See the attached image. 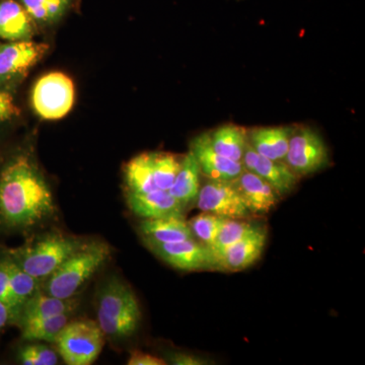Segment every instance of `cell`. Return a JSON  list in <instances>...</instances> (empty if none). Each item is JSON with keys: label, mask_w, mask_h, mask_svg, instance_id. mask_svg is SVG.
Wrapping results in <instances>:
<instances>
[{"label": "cell", "mask_w": 365, "mask_h": 365, "mask_svg": "<svg viewBox=\"0 0 365 365\" xmlns=\"http://www.w3.org/2000/svg\"><path fill=\"white\" fill-rule=\"evenodd\" d=\"M55 212L49 185L28 155L9 160L0 173V218L9 227H35Z\"/></svg>", "instance_id": "1"}, {"label": "cell", "mask_w": 365, "mask_h": 365, "mask_svg": "<svg viewBox=\"0 0 365 365\" xmlns=\"http://www.w3.org/2000/svg\"><path fill=\"white\" fill-rule=\"evenodd\" d=\"M98 324L106 337L124 339L138 329L141 311L132 288L119 278L108 280L98 297Z\"/></svg>", "instance_id": "2"}, {"label": "cell", "mask_w": 365, "mask_h": 365, "mask_svg": "<svg viewBox=\"0 0 365 365\" xmlns=\"http://www.w3.org/2000/svg\"><path fill=\"white\" fill-rule=\"evenodd\" d=\"M111 256V248L104 242H85L51 276L44 280L43 292L59 299L76 297L98 269Z\"/></svg>", "instance_id": "3"}, {"label": "cell", "mask_w": 365, "mask_h": 365, "mask_svg": "<svg viewBox=\"0 0 365 365\" xmlns=\"http://www.w3.org/2000/svg\"><path fill=\"white\" fill-rule=\"evenodd\" d=\"M85 242L66 235H48L31 244L9 250L7 256L25 272L43 282Z\"/></svg>", "instance_id": "4"}, {"label": "cell", "mask_w": 365, "mask_h": 365, "mask_svg": "<svg viewBox=\"0 0 365 365\" xmlns=\"http://www.w3.org/2000/svg\"><path fill=\"white\" fill-rule=\"evenodd\" d=\"M105 337L98 323L91 319H79L68 322L55 344L66 364L90 365L102 352Z\"/></svg>", "instance_id": "5"}, {"label": "cell", "mask_w": 365, "mask_h": 365, "mask_svg": "<svg viewBox=\"0 0 365 365\" xmlns=\"http://www.w3.org/2000/svg\"><path fill=\"white\" fill-rule=\"evenodd\" d=\"M76 101L73 81L67 74L52 71L41 76L31 93V104L43 120L62 119L71 111Z\"/></svg>", "instance_id": "6"}, {"label": "cell", "mask_w": 365, "mask_h": 365, "mask_svg": "<svg viewBox=\"0 0 365 365\" xmlns=\"http://www.w3.org/2000/svg\"><path fill=\"white\" fill-rule=\"evenodd\" d=\"M329 160L328 148L318 132L304 126L292 129L284 163L297 177L318 172Z\"/></svg>", "instance_id": "7"}, {"label": "cell", "mask_w": 365, "mask_h": 365, "mask_svg": "<svg viewBox=\"0 0 365 365\" xmlns=\"http://www.w3.org/2000/svg\"><path fill=\"white\" fill-rule=\"evenodd\" d=\"M49 50L45 43L16 41L0 45V88H9L20 81Z\"/></svg>", "instance_id": "8"}, {"label": "cell", "mask_w": 365, "mask_h": 365, "mask_svg": "<svg viewBox=\"0 0 365 365\" xmlns=\"http://www.w3.org/2000/svg\"><path fill=\"white\" fill-rule=\"evenodd\" d=\"M160 260L182 271H216L215 259L207 246L196 239L146 245Z\"/></svg>", "instance_id": "9"}, {"label": "cell", "mask_w": 365, "mask_h": 365, "mask_svg": "<svg viewBox=\"0 0 365 365\" xmlns=\"http://www.w3.org/2000/svg\"><path fill=\"white\" fill-rule=\"evenodd\" d=\"M196 203L202 212L220 217L248 220L252 215L232 181L209 180L199 190Z\"/></svg>", "instance_id": "10"}, {"label": "cell", "mask_w": 365, "mask_h": 365, "mask_svg": "<svg viewBox=\"0 0 365 365\" xmlns=\"http://www.w3.org/2000/svg\"><path fill=\"white\" fill-rule=\"evenodd\" d=\"M242 165L244 170L253 172L268 182L281 197L290 193L299 182V178L288 168L287 163L262 157L252 148L249 141L242 155Z\"/></svg>", "instance_id": "11"}, {"label": "cell", "mask_w": 365, "mask_h": 365, "mask_svg": "<svg viewBox=\"0 0 365 365\" xmlns=\"http://www.w3.org/2000/svg\"><path fill=\"white\" fill-rule=\"evenodd\" d=\"M267 242V230L262 225L245 235L222 255L216 263V271L239 272L258 261Z\"/></svg>", "instance_id": "12"}, {"label": "cell", "mask_w": 365, "mask_h": 365, "mask_svg": "<svg viewBox=\"0 0 365 365\" xmlns=\"http://www.w3.org/2000/svg\"><path fill=\"white\" fill-rule=\"evenodd\" d=\"M190 150L195 155L201 173L209 180L232 181L244 170L242 163L235 162L216 153L211 144L209 132L196 136L192 140Z\"/></svg>", "instance_id": "13"}, {"label": "cell", "mask_w": 365, "mask_h": 365, "mask_svg": "<svg viewBox=\"0 0 365 365\" xmlns=\"http://www.w3.org/2000/svg\"><path fill=\"white\" fill-rule=\"evenodd\" d=\"M232 182L252 215H267L280 201V194L268 182L250 170H242Z\"/></svg>", "instance_id": "14"}, {"label": "cell", "mask_w": 365, "mask_h": 365, "mask_svg": "<svg viewBox=\"0 0 365 365\" xmlns=\"http://www.w3.org/2000/svg\"><path fill=\"white\" fill-rule=\"evenodd\" d=\"M126 201L132 212L143 220L182 216L186 208L169 191L155 190L146 193L126 192Z\"/></svg>", "instance_id": "15"}, {"label": "cell", "mask_w": 365, "mask_h": 365, "mask_svg": "<svg viewBox=\"0 0 365 365\" xmlns=\"http://www.w3.org/2000/svg\"><path fill=\"white\" fill-rule=\"evenodd\" d=\"M138 232L145 246L195 239L188 222L182 216L143 220L139 225Z\"/></svg>", "instance_id": "16"}, {"label": "cell", "mask_w": 365, "mask_h": 365, "mask_svg": "<svg viewBox=\"0 0 365 365\" xmlns=\"http://www.w3.org/2000/svg\"><path fill=\"white\" fill-rule=\"evenodd\" d=\"M36 26L16 0H0V39L7 42L32 40Z\"/></svg>", "instance_id": "17"}, {"label": "cell", "mask_w": 365, "mask_h": 365, "mask_svg": "<svg viewBox=\"0 0 365 365\" xmlns=\"http://www.w3.org/2000/svg\"><path fill=\"white\" fill-rule=\"evenodd\" d=\"M292 129L287 126L259 127L249 132L248 141L262 157L284 162Z\"/></svg>", "instance_id": "18"}, {"label": "cell", "mask_w": 365, "mask_h": 365, "mask_svg": "<svg viewBox=\"0 0 365 365\" xmlns=\"http://www.w3.org/2000/svg\"><path fill=\"white\" fill-rule=\"evenodd\" d=\"M78 306V300L71 299H59L46 294L42 290L36 292L30 299L26 300L21 309L18 325L32 319L48 318L61 314H72Z\"/></svg>", "instance_id": "19"}, {"label": "cell", "mask_w": 365, "mask_h": 365, "mask_svg": "<svg viewBox=\"0 0 365 365\" xmlns=\"http://www.w3.org/2000/svg\"><path fill=\"white\" fill-rule=\"evenodd\" d=\"M200 167L195 155L189 150L182 158L181 168L169 192L185 208L193 205L200 190Z\"/></svg>", "instance_id": "20"}, {"label": "cell", "mask_w": 365, "mask_h": 365, "mask_svg": "<svg viewBox=\"0 0 365 365\" xmlns=\"http://www.w3.org/2000/svg\"><path fill=\"white\" fill-rule=\"evenodd\" d=\"M26 9L36 26L50 28L76 9L79 0H16Z\"/></svg>", "instance_id": "21"}, {"label": "cell", "mask_w": 365, "mask_h": 365, "mask_svg": "<svg viewBox=\"0 0 365 365\" xmlns=\"http://www.w3.org/2000/svg\"><path fill=\"white\" fill-rule=\"evenodd\" d=\"M124 181L126 192L146 193L158 190L153 153H143L131 158L124 168Z\"/></svg>", "instance_id": "22"}, {"label": "cell", "mask_w": 365, "mask_h": 365, "mask_svg": "<svg viewBox=\"0 0 365 365\" xmlns=\"http://www.w3.org/2000/svg\"><path fill=\"white\" fill-rule=\"evenodd\" d=\"M211 144L216 153L235 162L242 163L248 144V131L239 125L225 124L210 133Z\"/></svg>", "instance_id": "23"}, {"label": "cell", "mask_w": 365, "mask_h": 365, "mask_svg": "<svg viewBox=\"0 0 365 365\" xmlns=\"http://www.w3.org/2000/svg\"><path fill=\"white\" fill-rule=\"evenodd\" d=\"M4 264H6L7 273H9V285H11V294H13L14 297L16 324H18L24 304L36 292H39L41 285H42V281L25 272L9 256L4 257Z\"/></svg>", "instance_id": "24"}, {"label": "cell", "mask_w": 365, "mask_h": 365, "mask_svg": "<svg viewBox=\"0 0 365 365\" xmlns=\"http://www.w3.org/2000/svg\"><path fill=\"white\" fill-rule=\"evenodd\" d=\"M71 314H56L32 319L21 324V337L26 341H46V342H56L57 337L68 324Z\"/></svg>", "instance_id": "25"}, {"label": "cell", "mask_w": 365, "mask_h": 365, "mask_svg": "<svg viewBox=\"0 0 365 365\" xmlns=\"http://www.w3.org/2000/svg\"><path fill=\"white\" fill-rule=\"evenodd\" d=\"M256 227L257 225L249 222L248 220L225 218L222 227L218 230L217 235H216L215 244L209 248L215 257V265L218 259L228 248L242 240L245 235H248Z\"/></svg>", "instance_id": "26"}, {"label": "cell", "mask_w": 365, "mask_h": 365, "mask_svg": "<svg viewBox=\"0 0 365 365\" xmlns=\"http://www.w3.org/2000/svg\"><path fill=\"white\" fill-rule=\"evenodd\" d=\"M225 220V217H220L212 213L202 212L192 218L188 222V225L193 232L194 237L210 248L215 244L216 235Z\"/></svg>", "instance_id": "27"}, {"label": "cell", "mask_w": 365, "mask_h": 365, "mask_svg": "<svg viewBox=\"0 0 365 365\" xmlns=\"http://www.w3.org/2000/svg\"><path fill=\"white\" fill-rule=\"evenodd\" d=\"M153 158H155V184L158 189L169 191L181 168L182 158L168 153H153Z\"/></svg>", "instance_id": "28"}, {"label": "cell", "mask_w": 365, "mask_h": 365, "mask_svg": "<svg viewBox=\"0 0 365 365\" xmlns=\"http://www.w3.org/2000/svg\"><path fill=\"white\" fill-rule=\"evenodd\" d=\"M19 361L24 365H55L58 364V355L45 345L32 344L21 348Z\"/></svg>", "instance_id": "29"}, {"label": "cell", "mask_w": 365, "mask_h": 365, "mask_svg": "<svg viewBox=\"0 0 365 365\" xmlns=\"http://www.w3.org/2000/svg\"><path fill=\"white\" fill-rule=\"evenodd\" d=\"M20 115V109L14 102L13 93L9 88H0V125L11 121Z\"/></svg>", "instance_id": "30"}, {"label": "cell", "mask_w": 365, "mask_h": 365, "mask_svg": "<svg viewBox=\"0 0 365 365\" xmlns=\"http://www.w3.org/2000/svg\"><path fill=\"white\" fill-rule=\"evenodd\" d=\"M0 300L4 302L11 313L13 323H16V309L13 294H11V285H9V273H7L4 259L0 260Z\"/></svg>", "instance_id": "31"}, {"label": "cell", "mask_w": 365, "mask_h": 365, "mask_svg": "<svg viewBox=\"0 0 365 365\" xmlns=\"http://www.w3.org/2000/svg\"><path fill=\"white\" fill-rule=\"evenodd\" d=\"M165 360L167 364L174 365H207L213 364V362L209 361L208 359H204V357L187 352H168L165 354Z\"/></svg>", "instance_id": "32"}, {"label": "cell", "mask_w": 365, "mask_h": 365, "mask_svg": "<svg viewBox=\"0 0 365 365\" xmlns=\"http://www.w3.org/2000/svg\"><path fill=\"white\" fill-rule=\"evenodd\" d=\"M128 365H165L168 364L165 359H158V357L153 356V355L148 354L141 351L134 350L130 353L128 361Z\"/></svg>", "instance_id": "33"}, {"label": "cell", "mask_w": 365, "mask_h": 365, "mask_svg": "<svg viewBox=\"0 0 365 365\" xmlns=\"http://www.w3.org/2000/svg\"><path fill=\"white\" fill-rule=\"evenodd\" d=\"M13 323V318H11V313L9 307L0 300V331L9 324Z\"/></svg>", "instance_id": "34"}]
</instances>
